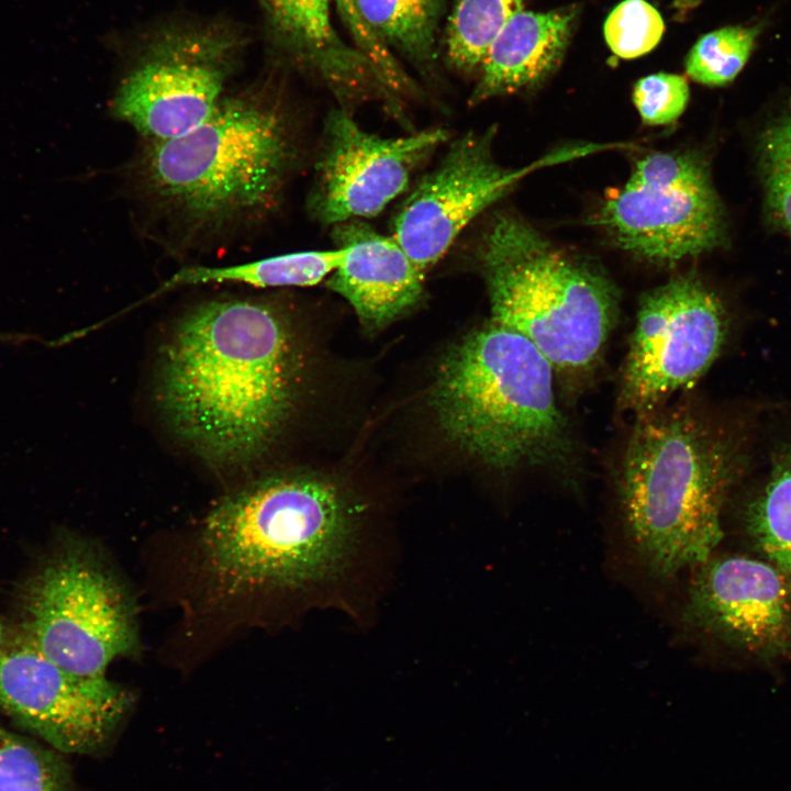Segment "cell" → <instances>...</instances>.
Returning <instances> with one entry per match:
<instances>
[{"mask_svg":"<svg viewBox=\"0 0 791 791\" xmlns=\"http://www.w3.org/2000/svg\"><path fill=\"white\" fill-rule=\"evenodd\" d=\"M744 457L737 437L692 406L666 404L635 417L617 500L628 543L650 576L668 579L712 556Z\"/></svg>","mask_w":791,"mask_h":791,"instance_id":"7a4b0ae2","label":"cell"},{"mask_svg":"<svg viewBox=\"0 0 791 791\" xmlns=\"http://www.w3.org/2000/svg\"><path fill=\"white\" fill-rule=\"evenodd\" d=\"M727 328L721 299L694 275L645 293L621 371L620 408L636 417L694 385L720 355Z\"/></svg>","mask_w":791,"mask_h":791,"instance_id":"9c48e42d","label":"cell"},{"mask_svg":"<svg viewBox=\"0 0 791 791\" xmlns=\"http://www.w3.org/2000/svg\"><path fill=\"white\" fill-rule=\"evenodd\" d=\"M332 238L345 255L327 286L364 324L383 325L420 301L425 276L392 235L379 233L366 220H350L333 225Z\"/></svg>","mask_w":791,"mask_h":791,"instance_id":"9a60e30c","label":"cell"},{"mask_svg":"<svg viewBox=\"0 0 791 791\" xmlns=\"http://www.w3.org/2000/svg\"><path fill=\"white\" fill-rule=\"evenodd\" d=\"M354 510L325 480L263 478L229 494L207 516L205 561L234 591L327 588L354 558L359 538Z\"/></svg>","mask_w":791,"mask_h":791,"instance_id":"5b68a950","label":"cell"},{"mask_svg":"<svg viewBox=\"0 0 791 791\" xmlns=\"http://www.w3.org/2000/svg\"><path fill=\"white\" fill-rule=\"evenodd\" d=\"M297 146L289 114L272 98L222 99L200 126L148 142L138 163L143 193L191 231L222 229L270 211Z\"/></svg>","mask_w":791,"mask_h":791,"instance_id":"3957f363","label":"cell"},{"mask_svg":"<svg viewBox=\"0 0 791 791\" xmlns=\"http://www.w3.org/2000/svg\"><path fill=\"white\" fill-rule=\"evenodd\" d=\"M345 249L304 250L275 255L229 266H189L176 271L151 298L181 286L243 283L256 288L308 287L328 277L342 263Z\"/></svg>","mask_w":791,"mask_h":791,"instance_id":"ac0fdd59","label":"cell"},{"mask_svg":"<svg viewBox=\"0 0 791 791\" xmlns=\"http://www.w3.org/2000/svg\"><path fill=\"white\" fill-rule=\"evenodd\" d=\"M759 163L768 211L791 235V107L762 133Z\"/></svg>","mask_w":791,"mask_h":791,"instance_id":"cb8c5ba5","label":"cell"},{"mask_svg":"<svg viewBox=\"0 0 791 791\" xmlns=\"http://www.w3.org/2000/svg\"><path fill=\"white\" fill-rule=\"evenodd\" d=\"M526 0H457L446 29V56L457 70L480 68L491 44Z\"/></svg>","mask_w":791,"mask_h":791,"instance_id":"44dd1931","label":"cell"},{"mask_svg":"<svg viewBox=\"0 0 791 791\" xmlns=\"http://www.w3.org/2000/svg\"><path fill=\"white\" fill-rule=\"evenodd\" d=\"M5 640H7V635H5L3 625H2V623H1V621H0V655H1L2 650H3Z\"/></svg>","mask_w":791,"mask_h":791,"instance_id":"f1b7e54d","label":"cell"},{"mask_svg":"<svg viewBox=\"0 0 791 791\" xmlns=\"http://www.w3.org/2000/svg\"><path fill=\"white\" fill-rule=\"evenodd\" d=\"M274 23L349 113L386 103L390 91L374 66L345 44L331 22L332 0H263Z\"/></svg>","mask_w":791,"mask_h":791,"instance_id":"2e32d148","label":"cell"},{"mask_svg":"<svg viewBox=\"0 0 791 791\" xmlns=\"http://www.w3.org/2000/svg\"><path fill=\"white\" fill-rule=\"evenodd\" d=\"M598 223L620 247L657 265L709 252L726 237L708 167L684 153L638 160L624 188L601 208Z\"/></svg>","mask_w":791,"mask_h":791,"instance_id":"ba28073f","label":"cell"},{"mask_svg":"<svg viewBox=\"0 0 791 791\" xmlns=\"http://www.w3.org/2000/svg\"><path fill=\"white\" fill-rule=\"evenodd\" d=\"M18 633L80 677H105L115 658L138 648L129 591L78 537H62L41 556L18 590Z\"/></svg>","mask_w":791,"mask_h":791,"instance_id":"52a82bcc","label":"cell"},{"mask_svg":"<svg viewBox=\"0 0 791 791\" xmlns=\"http://www.w3.org/2000/svg\"><path fill=\"white\" fill-rule=\"evenodd\" d=\"M664 31L660 13L645 0L620 2L610 12L603 26L608 46L624 59H633L653 51Z\"/></svg>","mask_w":791,"mask_h":791,"instance_id":"d4e9b609","label":"cell"},{"mask_svg":"<svg viewBox=\"0 0 791 791\" xmlns=\"http://www.w3.org/2000/svg\"><path fill=\"white\" fill-rule=\"evenodd\" d=\"M361 19L391 52L419 67L435 62L442 0H356Z\"/></svg>","mask_w":791,"mask_h":791,"instance_id":"ffe728a7","label":"cell"},{"mask_svg":"<svg viewBox=\"0 0 791 791\" xmlns=\"http://www.w3.org/2000/svg\"><path fill=\"white\" fill-rule=\"evenodd\" d=\"M682 621L747 659L791 661V578L764 558L710 557L695 567Z\"/></svg>","mask_w":791,"mask_h":791,"instance_id":"4fadbf2b","label":"cell"},{"mask_svg":"<svg viewBox=\"0 0 791 791\" xmlns=\"http://www.w3.org/2000/svg\"><path fill=\"white\" fill-rule=\"evenodd\" d=\"M70 771L57 750L0 725V791H69Z\"/></svg>","mask_w":791,"mask_h":791,"instance_id":"7402d4cb","label":"cell"},{"mask_svg":"<svg viewBox=\"0 0 791 791\" xmlns=\"http://www.w3.org/2000/svg\"><path fill=\"white\" fill-rule=\"evenodd\" d=\"M227 45L178 37L161 43L122 81L113 113L148 142L180 137L204 123L222 101Z\"/></svg>","mask_w":791,"mask_h":791,"instance_id":"5bb4252c","label":"cell"},{"mask_svg":"<svg viewBox=\"0 0 791 791\" xmlns=\"http://www.w3.org/2000/svg\"><path fill=\"white\" fill-rule=\"evenodd\" d=\"M334 3L355 42L356 49L374 66L389 89L398 97L414 94L416 88L411 78L397 62L392 52L364 22L356 0H334Z\"/></svg>","mask_w":791,"mask_h":791,"instance_id":"484cf974","label":"cell"},{"mask_svg":"<svg viewBox=\"0 0 791 791\" xmlns=\"http://www.w3.org/2000/svg\"><path fill=\"white\" fill-rule=\"evenodd\" d=\"M554 378L526 337L491 321L444 355L432 403L447 436L486 465L554 466L573 449Z\"/></svg>","mask_w":791,"mask_h":791,"instance_id":"277c9868","label":"cell"},{"mask_svg":"<svg viewBox=\"0 0 791 791\" xmlns=\"http://www.w3.org/2000/svg\"><path fill=\"white\" fill-rule=\"evenodd\" d=\"M475 258L492 322L526 337L560 378L578 379L597 366L619 315L617 289L603 271L511 213L491 219Z\"/></svg>","mask_w":791,"mask_h":791,"instance_id":"8992f818","label":"cell"},{"mask_svg":"<svg viewBox=\"0 0 791 791\" xmlns=\"http://www.w3.org/2000/svg\"><path fill=\"white\" fill-rule=\"evenodd\" d=\"M746 534L764 559L791 578V444L772 458L743 511Z\"/></svg>","mask_w":791,"mask_h":791,"instance_id":"d6986e66","label":"cell"},{"mask_svg":"<svg viewBox=\"0 0 791 791\" xmlns=\"http://www.w3.org/2000/svg\"><path fill=\"white\" fill-rule=\"evenodd\" d=\"M290 333L269 305L202 303L179 322L160 363V406L176 433L213 465L259 457L290 413L296 383Z\"/></svg>","mask_w":791,"mask_h":791,"instance_id":"6da1fadb","label":"cell"},{"mask_svg":"<svg viewBox=\"0 0 791 791\" xmlns=\"http://www.w3.org/2000/svg\"><path fill=\"white\" fill-rule=\"evenodd\" d=\"M759 32L756 25H734L702 35L687 56L688 75L702 85H727L746 65Z\"/></svg>","mask_w":791,"mask_h":791,"instance_id":"603a6c76","label":"cell"},{"mask_svg":"<svg viewBox=\"0 0 791 791\" xmlns=\"http://www.w3.org/2000/svg\"><path fill=\"white\" fill-rule=\"evenodd\" d=\"M32 339H35V336L19 334V333L18 334L16 333H7V332L0 331V343L19 344V343H24V342L32 341Z\"/></svg>","mask_w":791,"mask_h":791,"instance_id":"83f0119b","label":"cell"},{"mask_svg":"<svg viewBox=\"0 0 791 791\" xmlns=\"http://www.w3.org/2000/svg\"><path fill=\"white\" fill-rule=\"evenodd\" d=\"M448 137L442 127L382 137L359 126L352 113L332 110L307 201L310 215L331 226L378 215L408 190L413 172Z\"/></svg>","mask_w":791,"mask_h":791,"instance_id":"7c38bea8","label":"cell"},{"mask_svg":"<svg viewBox=\"0 0 791 791\" xmlns=\"http://www.w3.org/2000/svg\"><path fill=\"white\" fill-rule=\"evenodd\" d=\"M132 704L107 677L77 676L37 650L21 634L0 655V711L67 754H97L112 740Z\"/></svg>","mask_w":791,"mask_h":791,"instance_id":"8fae6325","label":"cell"},{"mask_svg":"<svg viewBox=\"0 0 791 791\" xmlns=\"http://www.w3.org/2000/svg\"><path fill=\"white\" fill-rule=\"evenodd\" d=\"M494 134L490 127L454 140L437 166L417 181L398 209L392 236L424 276L470 222L527 174L603 148L598 144L562 148L513 169L494 158Z\"/></svg>","mask_w":791,"mask_h":791,"instance_id":"30bf717a","label":"cell"},{"mask_svg":"<svg viewBox=\"0 0 791 791\" xmlns=\"http://www.w3.org/2000/svg\"><path fill=\"white\" fill-rule=\"evenodd\" d=\"M572 13L520 11L505 24L488 49L469 102L530 89L559 66L570 33Z\"/></svg>","mask_w":791,"mask_h":791,"instance_id":"e0dca14e","label":"cell"},{"mask_svg":"<svg viewBox=\"0 0 791 791\" xmlns=\"http://www.w3.org/2000/svg\"><path fill=\"white\" fill-rule=\"evenodd\" d=\"M689 100L684 77L658 73L640 78L634 86L633 101L642 120L650 125L675 122Z\"/></svg>","mask_w":791,"mask_h":791,"instance_id":"4316f807","label":"cell"}]
</instances>
